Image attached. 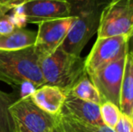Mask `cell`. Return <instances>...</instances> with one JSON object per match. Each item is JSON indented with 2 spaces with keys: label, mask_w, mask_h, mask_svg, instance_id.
<instances>
[{
  "label": "cell",
  "mask_w": 133,
  "mask_h": 132,
  "mask_svg": "<svg viewBox=\"0 0 133 132\" xmlns=\"http://www.w3.org/2000/svg\"><path fill=\"white\" fill-rule=\"evenodd\" d=\"M112 0H68L72 22L60 47L72 54L81 56L82 49L97 33L103 10Z\"/></svg>",
  "instance_id": "cell-1"
},
{
  "label": "cell",
  "mask_w": 133,
  "mask_h": 132,
  "mask_svg": "<svg viewBox=\"0 0 133 132\" xmlns=\"http://www.w3.org/2000/svg\"><path fill=\"white\" fill-rule=\"evenodd\" d=\"M0 81L12 87L24 81H31L38 88L44 85L35 46L15 51L0 50Z\"/></svg>",
  "instance_id": "cell-2"
},
{
  "label": "cell",
  "mask_w": 133,
  "mask_h": 132,
  "mask_svg": "<svg viewBox=\"0 0 133 132\" xmlns=\"http://www.w3.org/2000/svg\"><path fill=\"white\" fill-rule=\"evenodd\" d=\"M39 65L44 84L59 87L67 92L86 74L84 59L67 53L61 47L40 59Z\"/></svg>",
  "instance_id": "cell-3"
},
{
  "label": "cell",
  "mask_w": 133,
  "mask_h": 132,
  "mask_svg": "<svg viewBox=\"0 0 133 132\" xmlns=\"http://www.w3.org/2000/svg\"><path fill=\"white\" fill-rule=\"evenodd\" d=\"M9 110L14 132H52L57 124V116L42 110L30 97L16 100Z\"/></svg>",
  "instance_id": "cell-4"
},
{
  "label": "cell",
  "mask_w": 133,
  "mask_h": 132,
  "mask_svg": "<svg viewBox=\"0 0 133 132\" xmlns=\"http://www.w3.org/2000/svg\"><path fill=\"white\" fill-rule=\"evenodd\" d=\"M133 30V0H112L103 10L97 37L130 35Z\"/></svg>",
  "instance_id": "cell-5"
},
{
  "label": "cell",
  "mask_w": 133,
  "mask_h": 132,
  "mask_svg": "<svg viewBox=\"0 0 133 132\" xmlns=\"http://www.w3.org/2000/svg\"><path fill=\"white\" fill-rule=\"evenodd\" d=\"M128 50V36L97 37L91 52L84 59V67L88 76L107 64L126 56Z\"/></svg>",
  "instance_id": "cell-6"
},
{
  "label": "cell",
  "mask_w": 133,
  "mask_h": 132,
  "mask_svg": "<svg viewBox=\"0 0 133 132\" xmlns=\"http://www.w3.org/2000/svg\"><path fill=\"white\" fill-rule=\"evenodd\" d=\"M127 55L99 69L88 77L98 90L103 101H110L119 108L121 91Z\"/></svg>",
  "instance_id": "cell-7"
},
{
  "label": "cell",
  "mask_w": 133,
  "mask_h": 132,
  "mask_svg": "<svg viewBox=\"0 0 133 132\" xmlns=\"http://www.w3.org/2000/svg\"><path fill=\"white\" fill-rule=\"evenodd\" d=\"M72 19V16H69L38 24L34 46L39 60L51 54L62 45L70 30Z\"/></svg>",
  "instance_id": "cell-8"
},
{
  "label": "cell",
  "mask_w": 133,
  "mask_h": 132,
  "mask_svg": "<svg viewBox=\"0 0 133 132\" xmlns=\"http://www.w3.org/2000/svg\"><path fill=\"white\" fill-rule=\"evenodd\" d=\"M18 7L25 16L27 24L38 25L44 21L70 16L68 0H31Z\"/></svg>",
  "instance_id": "cell-9"
},
{
  "label": "cell",
  "mask_w": 133,
  "mask_h": 132,
  "mask_svg": "<svg viewBox=\"0 0 133 132\" xmlns=\"http://www.w3.org/2000/svg\"><path fill=\"white\" fill-rule=\"evenodd\" d=\"M61 113L84 123L104 125L99 104L78 99L69 93H67Z\"/></svg>",
  "instance_id": "cell-10"
},
{
  "label": "cell",
  "mask_w": 133,
  "mask_h": 132,
  "mask_svg": "<svg viewBox=\"0 0 133 132\" xmlns=\"http://www.w3.org/2000/svg\"><path fill=\"white\" fill-rule=\"evenodd\" d=\"M68 92L56 86L44 84L31 95V100L42 110L53 116L62 112Z\"/></svg>",
  "instance_id": "cell-11"
},
{
  "label": "cell",
  "mask_w": 133,
  "mask_h": 132,
  "mask_svg": "<svg viewBox=\"0 0 133 132\" xmlns=\"http://www.w3.org/2000/svg\"><path fill=\"white\" fill-rule=\"evenodd\" d=\"M133 108V55L128 53L124 67L121 91L119 109L121 113L130 117Z\"/></svg>",
  "instance_id": "cell-12"
},
{
  "label": "cell",
  "mask_w": 133,
  "mask_h": 132,
  "mask_svg": "<svg viewBox=\"0 0 133 132\" xmlns=\"http://www.w3.org/2000/svg\"><path fill=\"white\" fill-rule=\"evenodd\" d=\"M36 32L25 28H16L12 33L0 34V50L15 51L35 44Z\"/></svg>",
  "instance_id": "cell-13"
},
{
  "label": "cell",
  "mask_w": 133,
  "mask_h": 132,
  "mask_svg": "<svg viewBox=\"0 0 133 132\" xmlns=\"http://www.w3.org/2000/svg\"><path fill=\"white\" fill-rule=\"evenodd\" d=\"M57 125L63 132H115L105 125H93L78 121L60 113L57 116Z\"/></svg>",
  "instance_id": "cell-14"
},
{
  "label": "cell",
  "mask_w": 133,
  "mask_h": 132,
  "mask_svg": "<svg viewBox=\"0 0 133 132\" xmlns=\"http://www.w3.org/2000/svg\"><path fill=\"white\" fill-rule=\"evenodd\" d=\"M68 93L78 98V99L93 102V103L99 104V105H101L103 102L98 90L94 86V84L91 82L87 73L82 76L72 86V88L69 91Z\"/></svg>",
  "instance_id": "cell-15"
},
{
  "label": "cell",
  "mask_w": 133,
  "mask_h": 132,
  "mask_svg": "<svg viewBox=\"0 0 133 132\" xmlns=\"http://www.w3.org/2000/svg\"><path fill=\"white\" fill-rule=\"evenodd\" d=\"M16 100L17 98L14 92L7 93L0 90V132H14L9 108Z\"/></svg>",
  "instance_id": "cell-16"
},
{
  "label": "cell",
  "mask_w": 133,
  "mask_h": 132,
  "mask_svg": "<svg viewBox=\"0 0 133 132\" xmlns=\"http://www.w3.org/2000/svg\"><path fill=\"white\" fill-rule=\"evenodd\" d=\"M100 110L104 125L110 129H114L122 114L119 108L112 102L103 101L100 105Z\"/></svg>",
  "instance_id": "cell-17"
},
{
  "label": "cell",
  "mask_w": 133,
  "mask_h": 132,
  "mask_svg": "<svg viewBox=\"0 0 133 132\" xmlns=\"http://www.w3.org/2000/svg\"><path fill=\"white\" fill-rule=\"evenodd\" d=\"M15 89V92H13L16 94V98L18 99H25V98L31 97V95L38 89V87L35 84H34L31 81H24L20 85L13 87Z\"/></svg>",
  "instance_id": "cell-18"
},
{
  "label": "cell",
  "mask_w": 133,
  "mask_h": 132,
  "mask_svg": "<svg viewBox=\"0 0 133 132\" xmlns=\"http://www.w3.org/2000/svg\"><path fill=\"white\" fill-rule=\"evenodd\" d=\"M11 16L0 12V34H7L16 29Z\"/></svg>",
  "instance_id": "cell-19"
},
{
  "label": "cell",
  "mask_w": 133,
  "mask_h": 132,
  "mask_svg": "<svg viewBox=\"0 0 133 132\" xmlns=\"http://www.w3.org/2000/svg\"><path fill=\"white\" fill-rule=\"evenodd\" d=\"M113 129L115 132H133V123L130 117L121 114L119 122Z\"/></svg>",
  "instance_id": "cell-20"
},
{
  "label": "cell",
  "mask_w": 133,
  "mask_h": 132,
  "mask_svg": "<svg viewBox=\"0 0 133 132\" xmlns=\"http://www.w3.org/2000/svg\"><path fill=\"white\" fill-rule=\"evenodd\" d=\"M29 1L31 0H0V12L7 14L8 11L23 5Z\"/></svg>",
  "instance_id": "cell-21"
},
{
  "label": "cell",
  "mask_w": 133,
  "mask_h": 132,
  "mask_svg": "<svg viewBox=\"0 0 133 132\" xmlns=\"http://www.w3.org/2000/svg\"><path fill=\"white\" fill-rule=\"evenodd\" d=\"M128 50L129 52L133 51V30L128 38Z\"/></svg>",
  "instance_id": "cell-22"
},
{
  "label": "cell",
  "mask_w": 133,
  "mask_h": 132,
  "mask_svg": "<svg viewBox=\"0 0 133 132\" xmlns=\"http://www.w3.org/2000/svg\"><path fill=\"white\" fill-rule=\"evenodd\" d=\"M53 132H63V131H62L61 129H60V128L58 127V125H57V124H56V126H55V127H54V129Z\"/></svg>",
  "instance_id": "cell-23"
},
{
  "label": "cell",
  "mask_w": 133,
  "mask_h": 132,
  "mask_svg": "<svg viewBox=\"0 0 133 132\" xmlns=\"http://www.w3.org/2000/svg\"><path fill=\"white\" fill-rule=\"evenodd\" d=\"M130 120H131V122L133 123V109L131 110V113H130Z\"/></svg>",
  "instance_id": "cell-24"
},
{
  "label": "cell",
  "mask_w": 133,
  "mask_h": 132,
  "mask_svg": "<svg viewBox=\"0 0 133 132\" xmlns=\"http://www.w3.org/2000/svg\"><path fill=\"white\" fill-rule=\"evenodd\" d=\"M53 130H54V129H53ZM52 132H53V131H52Z\"/></svg>",
  "instance_id": "cell-25"
}]
</instances>
